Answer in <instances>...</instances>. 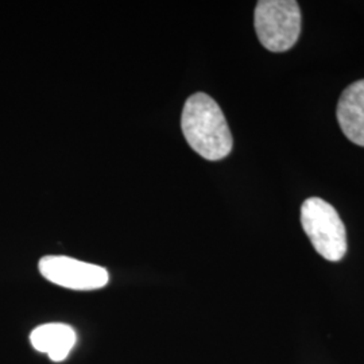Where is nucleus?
Returning <instances> with one entry per match:
<instances>
[{"mask_svg": "<svg viewBox=\"0 0 364 364\" xmlns=\"http://www.w3.org/2000/svg\"><path fill=\"white\" fill-rule=\"evenodd\" d=\"M255 31L270 52L291 49L301 33V10L294 0H260L255 7Z\"/></svg>", "mask_w": 364, "mask_h": 364, "instance_id": "nucleus-3", "label": "nucleus"}, {"mask_svg": "<svg viewBox=\"0 0 364 364\" xmlns=\"http://www.w3.org/2000/svg\"><path fill=\"white\" fill-rule=\"evenodd\" d=\"M183 136L196 153L220 161L232 151L234 139L219 105L203 92L191 96L182 111Z\"/></svg>", "mask_w": 364, "mask_h": 364, "instance_id": "nucleus-1", "label": "nucleus"}, {"mask_svg": "<svg viewBox=\"0 0 364 364\" xmlns=\"http://www.w3.org/2000/svg\"><path fill=\"white\" fill-rule=\"evenodd\" d=\"M31 344L41 352L46 353L53 362H64L73 350L77 335L70 326L61 323H50L39 326L31 332Z\"/></svg>", "mask_w": 364, "mask_h": 364, "instance_id": "nucleus-6", "label": "nucleus"}, {"mask_svg": "<svg viewBox=\"0 0 364 364\" xmlns=\"http://www.w3.org/2000/svg\"><path fill=\"white\" fill-rule=\"evenodd\" d=\"M301 224L314 250L326 260L338 262L347 252L346 225L338 210L320 197H309L301 207Z\"/></svg>", "mask_w": 364, "mask_h": 364, "instance_id": "nucleus-2", "label": "nucleus"}, {"mask_svg": "<svg viewBox=\"0 0 364 364\" xmlns=\"http://www.w3.org/2000/svg\"><path fill=\"white\" fill-rule=\"evenodd\" d=\"M338 120L344 135L358 146H364V80L347 87L338 100Z\"/></svg>", "mask_w": 364, "mask_h": 364, "instance_id": "nucleus-5", "label": "nucleus"}, {"mask_svg": "<svg viewBox=\"0 0 364 364\" xmlns=\"http://www.w3.org/2000/svg\"><path fill=\"white\" fill-rule=\"evenodd\" d=\"M38 267L49 282L72 290H96L105 287L109 281L105 267L63 255L43 257Z\"/></svg>", "mask_w": 364, "mask_h": 364, "instance_id": "nucleus-4", "label": "nucleus"}]
</instances>
